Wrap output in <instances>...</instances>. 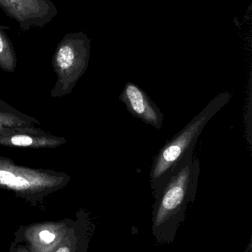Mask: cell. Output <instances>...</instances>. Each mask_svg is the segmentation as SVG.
<instances>
[{
  "mask_svg": "<svg viewBox=\"0 0 252 252\" xmlns=\"http://www.w3.org/2000/svg\"><path fill=\"white\" fill-rule=\"evenodd\" d=\"M71 179L64 172L20 165L0 156V188L14 191L19 196L39 199L66 186Z\"/></svg>",
  "mask_w": 252,
  "mask_h": 252,
  "instance_id": "3",
  "label": "cell"
},
{
  "mask_svg": "<svg viewBox=\"0 0 252 252\" xmlns=\"http://www.w3.org/2000/svg\"><path fill=\"white\" fill-rule=\"evenodd\" d=\"M231 97L227 92L216 96L180 132L166 142L155 156L149 174L155 201L159 198L171 176L189 156L194 154L197 141L209 121L229 103Z\"/></svg>",
  "mask_w": 252,
  "mask_h": 252,
  "instance_id": "2",
  "label": "cell"
},
{
  "mask_svg": "<svg viewBox=\"0 0 252 252\" xmlns=\"http://www.w3.org/2000/svg\"><path fill=\"white\" fill-rule=\"evenodd\" d=\"M17 65L14 47L7 34L0 29V69L13 73Z\"/></svg>",
  "mask_w": 252,
  "mask_h": 252,
  "instance_id": "9",
  "label": "cell"
},
{
  "mask_svg": "<svg viewBox=\"0 0 252 252\" xmlns=\"http://www.w3.org/2000/svg\"><path fill=\"white\" fill-rule=\"evenodd\" d=\"M56 252H71L70 250H68L66 247H62V248L59 249L58 251Z\"/></svg>",
  "mask_w": 252,
  "mask_h": 252,
  "instance_id": "12",
  "label": "cell"
},
{
  "mask_svg": "<svg viewBox=\"0 0 252 252\" xmlns=\"http://www.w3.org/2000/svg\"><path fill=\"white\" fill-rule=\"evenodd\" d=\"M0 29L3 30H6V29H9V27L7 26H4V25H0Z\"/></svg>",
  "mask_w": 252,
  "mask_h": 252,
  "instance_id": "13",
  "label": "cell"
},
{
  "mask_svg": "<svg viewBox=\"0 0 252 252\" xmlns=\"http://www.w3.org/2000/svg\"><path fill=\"white\" fill-rule=\"evenodd\" d=\"M200 164L194 154L171 176L152 207V232L159 244L174 242L188 205L195 201Z\"/></svg>",
  "mask_w": 252,
  "mask_h": 252,
  "instance_id": "1",
  "label": "cell"
},
{
  "mask_svg": "<svg viewBox=\"0 0 252 252\" xmlns=\"http://www.w3.org/2000/svg\"><path fill=\"white\" fill-rule=\"evenodd\" d=\"M250 252H252V250H250Z\"/></svg>",
  "mask_w": 252,
  "mask_h": 252,
  "instance_id": "14",
  "label": "cell"
},
{
  "mask_svg": "<svg viewBox=\"0 0 252 252\" xmlns=\"http://www.w3.org/2000/svg\"><path fill=\"white\" fill-rule=\"evenodd\" d=\"M39 237L41 240H43L44 242L47 243V244L53 242L55 240V235L47 230L40 232Z\"/></svg>",
  "mask_w": 252,
  "mask_h": 252,
  "instance_id": "10",
  "label": "cell"
},
{
  "mask_svg": "<svg viewBox=\"0 0 252 252\" xmlns=\"http://www.w3.org/2000/svg\"><path fill=\"white\" fill-rule=\"evenodd\" d=\"M66 142L67 139L64 136L53 134L36 126L0 130V146L53 149Z\"/></svg>",
  "mask_w": 252,
  "mask_h": 252,
  "instance_id": "6",
  "label": "cell"
},
{
  "mask_svg": "<svg viewBox=\"0 0 252 252\" xmlns=\"http://www.w3.org/2000/svg\"><path fill=\"white\" fill-rule=\"evenodd\" d=\"M8 17L15 19L22 31L41 28L57 16L55 4L50 0H4Z\"/></svg>",
  "mask_w": 252,
  "mask_h": 252,
  "instance_id": "5",
  "label": "cell"
},
{
  "mask_svg": "<svg viewBox=\"0 0 252 252\" xmlns=\"http://www.w3.org/2000/svg\"><path fill=\"white\" fill-rule=\"evenodd\" d=\"M41 126L34 117L22 113L0 98V130Z\"/></svg>",
  "mask_w": 252,
  "mask_h": 252,
  "instance_id": "8",
  "label": "cell"
},
{
  "mask_svg": "<svg viewBox=\"0 0 252 252\" xmlns=\"http://www.w3.org/2000/svg\"><path fill=\"white\" fill-rule=\"evenodd\" d=\"M0 8H1L3 11H5V4H4V0H0Z\"/></svg>",
  "mask_w": 252,
  "mask_h": 252,
  "instance_id": "11",
  "label": "cell"
},
{
  "mask_svg": "<svg viewBox=\"0 0 252 252\" xmlns=\"http://www.w3.org/2000/svg\"><path fill=\"white\" fill-rule=\"evenodd\" d=\"M90 40L83 32L68 33L56 47L52 66L57 76L50 92L52 97H66L72 93L88 66Z\"/></svg>",
  "mask_w": 252,
  "mask_h": 252,
  "instance_id": "4",
  "label": "cell"
},
{
  "mask_svg": "<svg viewBox=\"0 0 252 252\" xmlns=\"http://www.w3.org/2000/svg\"><path fill=\"white\" fill-rule=\"evenodd\" d=\"M119 100L133 116L155 128L162 127L164 119L162 112L148 94L136 84L127 82L120 94Z\"/></svg>",
  "mask_w": 252,
  "mask_h": 252,
  "instance_id": "7",
  "label": "cell"
}]
</instances>
